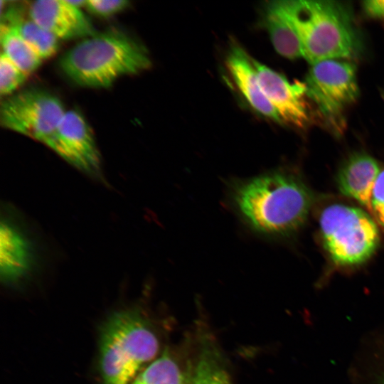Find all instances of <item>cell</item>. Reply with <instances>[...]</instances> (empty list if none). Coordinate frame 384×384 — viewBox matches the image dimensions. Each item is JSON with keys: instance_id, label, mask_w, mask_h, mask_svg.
Listing matches in <instances>:
<instances>
[{"instance_id": "6da1fadb", "label": "cell", "mask_w": 384, "mask_h": 384, "mask_svg": "<svg viewBox=\"0 0 384 384\" xmlns=\"http://www.w3.org/2000/svg\"><path fill=\"white\" fill-rule=\"evenodd\" d=\"M229 193L245 224L266 237L289 235L304 223L311 207L306 187L297 176L284 171L235 181Z\"/></svg>"}, {"instance_id": "7a4b0ae2", "label": "cell", "mask_w": 384, "mask_h": 384, "mask_svg": "<svg viewBox=\"0 0 384 384\" xmlns=\"http://www.w3.org/2000/svg\"><path fill=\"white\" fill-rule=\"evenodd\" d=\"M151 65L146 47L118 30L84 38L60 60L61 70L70 80L92 88L109 87L119 78L138 74Z\"/></svg>"}, {"instance_id": "3957f363", "label": "cell", "mask_w": 384, "mask_h": 384, "mask_svg": "<svg viewBox=\"0 0 384 384\" xmlns=\"http://www.w3.org/2000/svg\"><path fill=\"white\" fill-rule=\"evenodd\" d=\"M99 341L102 384H130L159 348L151 323L136 308L111 314L102 325Z\"/></svg>"}, {"instance_id": "277c9868", "label": "cell", "mask_w": 384, "mask_h": 384, "mask_svg": "<svg viewBox=\"0 0 384 384\" xmlns=\"http://www.w3.org/2000/svg\"><path fill=\"white\" fill-rule=\"evenodd\" d=\"M279 4L299 39L303 58L311 65L354 55L358 39L343 6L323 0H286Z\"/></svg>"}, {"instance_id": "5b68a950", "label": "cell", "mask_w": 384, "mask_h": 384, "mask_svg": "<svg viewBox=\"0 0 384 384\" xmlns=\"http://www.w3.org/2000/svg\"><path fill=\"white\" fill-rule=\"evenodd\" d=\"M319 224L325 248L338 265L351 266L365 262L379 242L378 230L373 220L354 207L329 206L321 212Z\"/></svg>"}, {"instance_id": "8992f818", "label": "cell", "mask_w": 384, "mask_h": 384, "mask_svg": "<svg viewBox=\"0 0 384 384\" xmlns=\"http://www.w3.org/2000/svg\"><path fill=\"white\" fill-rule=\"evenodd\" d=\"M65 112L60 99L53 94L28 89L6 97L1 102L0 122L5 129L44 144Z\"/></svg>"}, {"instance_id": "52a82bcc", "label": "cell", "mask_w": 384, "mask_h": 384, "mask_svg": "<svg viewBox=\"0 0 384 384\" xmlns=\"http://www.w3.org/2000/svg\"><path fill=\"white\" fill-rule=\"evenodd\" d=\"M306 96L324 116H340L358 95L356 65L346 60H325L311 65L304 82Z\"/></svg>"}, {"instance_id": "ba28073f", "label": "cell", "mask_w": 384, "mask_h": 384, "mask_svg": "<svg viewBox=\"0 0 384 384\" xmlns=\"http://www.w3.org/2000/svg\"><path fill=\"white\" fill-rule=\"evenodd\" d=\"M44 144L76 169L103 181L100 154L92 131L80 112L66 111Z\"/></svg>"}, {"instance_id": "9c48e42d", "label": "cell", "mask_w": 384, "mask_h": 384, "mask_svg": "<svg viewBox=\"0 0 384 384\" xmlns=\"http://www.w3.org/2000/svg\"><path fill=\"white\" fill-rule=\"evenodd\" d=\"M260 87L278 113L282 122L298 128L306 127L310 115L304 82H289L280 73L253 59Z\"/></svg>"}, {"instance_id": "30bf717a", "label": "cell", "mask_w": 384, "mask_h": 384, "mask_svg": "<svg viewBox=\"0 0 384 384\" xmlns=\"http://www.w3.org/2000/svg\"><path fill=\"white\" fill-rule=\"evenodd\" d=\"M28 16L58 40L87 38L96 33L81 9L68 0H38L28 8Z\"/></svg>"}, {"instance_id": "8fae6325", "label": "cell", "mask_w": 384, "mask_h": 384, "mask_svg": "<svg viewBox=\"0 0 384 384\" xmlns=\"http://www.w3.org/2000/svg\"><path fill=\"white\" fill-rule=\"evenodd\" d=\"M34 264L33 245L23 230L8 218L0 227V274L6 285L16 284L32 270Z\"/></svg>"}, {"instance_id": "7c38bea8", "label": "cell", "mask_w": 384, "mask_h": 384, "mask_svg": "<svg viewBox=\"0 0 384 384\" xmlns=\"http://www.w3.org/2000/svg\"><path fill=\"white\" fill-rule=\"evenodd\" d=\"M225 63L236 87L250 107L265 117L282 123L260 87L253 58L235 41L230 45Z\"/></svg>"}, {"instance_id": "4fadbf2b", "label": "cell", "mask_w": 384, "mask_h": 384, "mask_svg": "<svg viewBox=\"0 0 384 384\" xmlns=\"http://www.w3.org/2000/svg\"><path fill=\"white\" fill-rule=\"evenodd\" d=\"M380 173L376 161L364 154L351 156L342 166L337 177L340 191L371 212L373 186Z\"/></svg>"}, {"instance_id": "5bb4252c", "label": "cell", "mask_w": 384, "mask_h": 384, "mask_svg": "<svg viewBox=\"0 0 384 384\" xmlns=\"http://www.w3.org/2000/svg\"><path fill=\"white\" fill-rule=\"evenodd\" d=\"M262 23L267 29L275 50L289 59L303 58L299 39L285 16L279 1L267 3Z\"/></svg>"}, {"instance_id": "9a60e30c", "label": "cell", "mask_w": 384, "mask_h": 384, "mask_svg": "<svg viewBox=\"0 0 384 384\" xmlns=\"http://www.w3.org/2000/svg\"><path fill=\"white\" fill-rule=\"evenodd\" d=\"M5 23L14 26L42 60L52 57L57 52L59 40L29 16L25 18L18 10L10 9L6 13Z\"/></svg>"}, {"instance_id": "2e32d148", "label": "cell", "mask_w": 384, "mask_h": 384, "mask_svg": "<svg viewBox=\"0 0 384 384\" xmlns=\"http://www.w3.org/2000/svg\"><path fill=\"white\" fill-rule=\"evenodd\" d=\"M0 40L1 52L27 75L41 64L43 60L14 26L1 23Z\"/></svg>"}, {"instance_id": "e0dca14e", "label": "cell", "mask_w": 384, "mask_h": 384, "mask_svg": "<svg viewBox=\"0 0 384 384\" xmlns=\"http://www.w3.org/2000/svg\"><path fill=\"white\" fill-rule=\"evenodd\" d=\"M188 384H231L222 356L211 343L202 346Z\"/></svg>"}, {"instance_id": "ac0fdd59", "label": "cell", "mask_w": 384, "mask_h": 384, "mask_svg": "<svg viewBox=\"0 0 384 384\" xmlns=\"http://www.w3.org/2000/svg\"><path fill=\"white\" fill-rule=\"evenodd\" d=\"M176 361L165 351L130 384H188Z\"/></svg>"}, {"instance_id": "d6986e66", "label": "cell", "mask_w": 384, "mask_h": 384, "mask_svg": "<svg viewBox=\"0 0 384 384\" xmlns=\"http://www.w3.org/2000/svg\"><path fill=\"white\" fill-rule=\"evenodd\" d=\"M27 75L16 65L3 52L0 55V93L13 95L26 80Z\"/></svg>"}, {"instance_id": "ffe728a7", "label": "cell", "mask_w": 384, "mask_h": 384, "mask_svg": "<svg viewBox=\"0 0 384 384\" xmlns=\"http://www.w3.org/2000/svg\"><path fill=\"white\" fill-rule=\"evenodd\" d=\"M129 5L127 0H87L86 8L92 14L109 17L124 10Z\"/></svg>"}, {"instance_id": "44dd1931", "label": "cell", "mask_w": 384, "mask_h": 384, "mask_svg": "<svg viewBox=\"0 0 384 384\" xmlns=\"http://www.w3.org/2000/svg\"><path fill=\"white\" fill-rule=\"evenodd\" d=\"M370 213L384 227V170L380 171L373 186Z\"/></svg>"}, {"instance_id": "7402d4cb", "label": "cell", "mask_w": 384, "mask_h": 384, "mask_svg": "<svg viewBox=\"0 0 384 384\" xmlns=\"http://www.w3.org/2000/svg\"><path fill=\"white\" fill-rule=\"evenodd\" d=\"M366 13L374 18H384V0H368L363 2Z\"/></svg>"}, {"instance_id": "603a6c76", "label": "cell", "mask_w": 384, "mask_h": 384, "mask_svg": "<svg viewBox=\"0 0 384 384\" xmlns=\"http://www.w3.org/2000/svg\"><path fill=\"white\" fill-rule=\"evenodd\" d=\"M68 1L73 6L81 9L83 6H86L87 0H68Z\"/></svg>"}, {"instance_id": "cb8c5ba5", "label": "cell", "mask_w": 384, "mask_h": 384, "mask_svg": "<svg viewBox=\"0 0 384 384\" xmlns=\"http://www.w3.org/2000/svg\"><path fill=\"white\" fill-rule=\"evenodd\" d=\"M373 384H384V370L378 375Z\"/></svg>"}]
</instances>
